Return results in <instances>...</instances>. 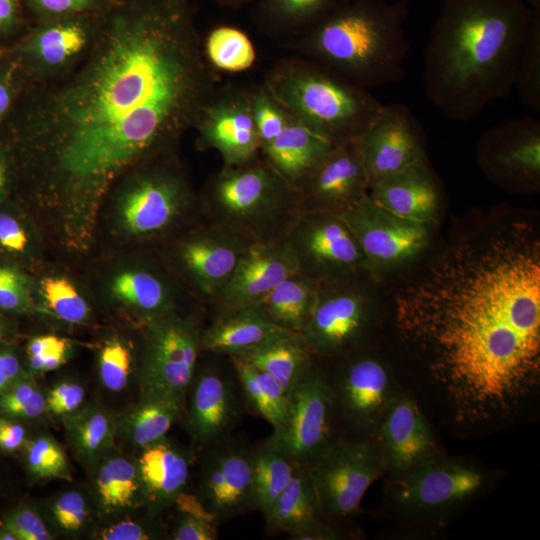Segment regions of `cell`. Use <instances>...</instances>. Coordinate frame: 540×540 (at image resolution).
<instances>
[{
    "instance_id": "obj_51",
    "label": "cell",
    "mask_w": 540,
    "mask_h": 540,
    "mask_svg": "<svg viewBox=\"0 0 540 540\" xmlns=\"http://www.w3.org/2000/svg\"><path fill=\"white\" fill-rule=\"evenodd\" d=\"M84 399L85 390L80 384L62 382L53 387L46 396V409L64 417L78 410Z\"/></svg>"
},
{
    "instance_id": "obj_41",
    "label": "cell",
    "mask_w": 540,
    "mask_h": 540,
    "mask_svg": "<svg viewBox=\"0 0 540 540\" xmlns=\"http://www.w3.org/2000/svg\"><path fill=\"white\" fill-rule=\"evenodd\" d=\"M26 462L37 477L70 480L66 455L58 443L49 436H40L26 446Z\"/></svg>"
},
{
    "instance_id": "obj_21",
    "label": "cell",
    "mask_w": 540,
    "mask_h": 540,
    "mask_svg": "<svg viewBox=\"0 0 540 540\" xmlns=\"http://www.w3.org/2000/svg\"><path fill=\"white\" fill-rule=\"evenodd\" d=\"M296 273L297 260L286 238L252 243L209 306L213 316L258 303L280 282Z\"/></svg>"
},
{
    "instance_id": "obj_46",
    "label": "cell",
    "mask_w": 540,
    "mask_h": 540,
    "mask_svg": "<svg viewBox=\"0 0 540 540\" xmlns=\"http://www.w3.org/2000/svg\"><path fill=\"white\" fill-rule=\"evenodd\" d=\"M250 104L262 149L282 132L288 116L266 95L255 97Z\"/></svg>"
},
{
    "instance_id": "obj_45",
    "label": "cell",
    "mask_w": 540,
    "mask_h": 540,
    "mask_svg": "<svg viewBox=\"0 0 540 540\" xmlns=\"http://www.w3.org/2000/svg\"><path fill=\"white\" fill-rule=\"evenodd\" d=\"M343 0H267L269 10L280 19L314 24Z\"/></svg>"
},
{
    "instance_id": "obj_17",
    "label": "cell",
    "mask_w": 540,
    "mask_h": 540,
    "mask_svg": "<svg viewBox=\"0 0 540 540\" xmlns=\"http://www.w3.org/2000/svg\"><path fill=\"white\" fill-rule=\"evenodd\" d=\"M99 13L38 22L11 54L25 79L44 83L73 69L94 42Z\"/></svg>"
},
{
    "instance_id": "obj_30",
    "label": "cell",
    "mask_w": 540,
    "mask_h": 540,
    "mask_svg": "<svg viewBox=\"0 0 540 540\" xmlns=\"http://www.w3.org/2000/svg\"><path fill=\"white\" fill-rule=\"evenodd\" d=\"M190 463L189 453L166 438L142 449L136 464L144 500L154 510L174 503L184 492Z\"/></svg>"
},
{
    "instance_id": "obj_19",
    "label": "cell",
    "mask_w": 540,
    "mask_h": 540,
    "mask_svg": "<svg viewBox=\"0 0 540 540\" xmlns=\"http://www.w3.org/2000/svg\"><path fill=\"white\" fill-rule=\"evenodd\" d=\"M370 183L425 157L421 125L408 107L388 104L355 141Z\"/></svg>"
},
{
    "instance_id": "obj_38",
    "label": "cell",
    "mask_w": 540,
    "mask_h": 540,
    "mask_svg": "<svg viewBox=\"0 0 540 540\" xmlns=\"http://www.w3.org/2000/svg\"><path fill=\"white\" fill-rule=\"evenodd\" d=\"M205 52L213 66L228 72L246 70L255 61V50L248 36L231 26L213 29L207 37Z\"/></svg>"
},
{
    "instance_id": "obj_37",
    "label": "cell",
    "mask_w": 540,
    "mask_h": 540,
    "mask_svg": "<svg viewBox=\"0 0 540 540\" xmlns=\"http://www.w3.org/2000/svg\"><path fill=\"white\" fill-rule=\"evenodd\" d=\"M68 438L77 454L93 461L112 444L117 424L102 408L89 406L64 416Z\"/></svg>"
},
{
    "instance_id": "obj_4",
    "label": "cell",
    "mask_w": 540,
    "mask_h": 540,
    "mask_svg": "<svg viewBox=\"0 0 540 540\" xmlns=\"http://www.w3.org/2000/svg\"><path fill=\"white\" fill-rule=\"evenodd\" d=\"M408 10L400 0L344 1L314 24L308 39L321 64L364 88L406 77Z\"/></svg>"
},
{
    "instance_id": "obj_2",
    "label": "cell",
    "mask_w": 540,
    "mask_h": 540,
    "mask_svg": "<svg viewBox=\"0 0 540 540\" xmlns=\"http://www.w3.org/2000/svg\"><path fill=\"white\" fill-rule=\"evenodd\" d=\"M59 78L17 101L9 125L74 196L100 193L174 140L200 118L210 84L186 0H112Z\"/></svg>"
},
{
    "instance_id": "obj_33",
    "label": "cell",
    "mask_w": 540,
    "mask_h": 540,
    "mask_svg": "<svg viewBox=\"0 0 540 540\" xmlns=\"http://www.w3.org/2000/svg\"><path fill=\"white\" fill-rule=\"evenodd\" d=\"M255 509L267 516L298 464L275 434L251 451Z\"/></svg>"
},
{
    "instance_id": "obj_29",
    "label": "cell",
    "mask_w": 540,
    "mask_h": 540,
    "mask_svg": "<svg viewBox=\"0 0 540 540\" xmlns=\"http://www.w3.org/2000/svg\"><path fill=\"white\" fill-rule=\"evenodd\" d=\"M281 330L255 303L213 316L212 323L202 329L201 349L229 357L243 356Z\"/></svg>"
},
{
    "instance_id": "obj_52",
    "label": "cell",
    "mask_w": 540,
    "mask_h": 540,
    "mask_svg": "<svg viewBox=\"0 0 540 540\" xmlns=\"http://www.w3.org/2000/svg\"><path fill=\"white\" fill-rule=\"evenodd\" d=\"M174 532L175 540H215L218 537L216 524L181 513Z\"/></svg>"
},
{
    "instance_id": "obj_42",
    "label": "cell",
    "mask_w": 540,
    "mask_h": 540,
    "mask_svg": "<svg viewBox=\"0 0 540 540\" xmlns=\"http://www.w3.org/2000/svg\"><path fill=\"white\" fill-rule=\"evenodd\" d=\"M132 367L130 347L123 340L114 337L102 346L98 370L102 384L110 391L118 392L127 386Z\"/></svg>"
},
{
    "instance_id": "obj_48",
    "label": "cell",
    "mask_w": 540,
    "mask_h": 540,
    "mask_svg": "<svg viewBox=\"0 0 540 540\" xmlns=\"http://www.w3.org/2000/svg\"><path fill=\"white\" fill-rule=\"evenodd\" d=\"M27 304V278L16 269L0 266V309L15 311Z\"/></svg>"
},
{
    "instance_id": "obj_6",
    "label": "cell",
    "mask_w": 540,
    "mask_h": 540,
    "mask_svg": "<svg viewBox=\"0 0 540 540\" xmlns=\"http://www.w3.org/2000/svg\"><path fill=\"white\" fill-rule=\"evenodd\" d=\"M273 97L334 146L355 142L384 105L364 89L323 65H300L277 76Z\"/></svg>"
},
{
    "instance_id": "obj_18",
    "label": "cell",
    "mask_w": 540,
    "mask_h": 540,
    "mask_svg": "<svg viewBox=\"0 0 540 540\" xmlns=\"http://www.w3.org/2000/svg\"><path fill=\"white\" fill-rule=\"evenodd\" d=\"M371 440L388 477L404 474L443 453L418 401L404 389L385 411Z\"/></svg>"
},
{
    "instance_id": "obj_26",
    "label": "cell",
    "mask_w": 540,
    "mask_h": 540,
    "mask_svg": "<svg viewBox=\"0 0 540 540\" xmlns=\"http://www.w3.org/2000/svg\"><path fill=\"white\" fill-rule=\"evenodd\" d=\"M189 432L199 446L221 443L235 423L239 406L234 389L216 370H204L193 382Z\"/></svg>"
},
{
    "instance_id": "obj_25",
    "label": "cell",
    "mask_w": 540,
    "mask_h": 540,
    "mask_svg": "<svg viewBox=\"0 0 540 540\" xmlns=\"http://www.w3.org/2000/svg\"><path fill=\"white\" fill-rule=\"evenodd\" d=\"M199 120L204 144L217 150L226 166L247 163L261 150L250 102L207 105Z\"/></svg>"
},
{
    "instance_id": "obj_9",
    "label": "cell",
    "mask_w": 540,
    "mask_h": 540,
    "mask_svg": "<svg viewBox=\"0 0 540 540\" xmlns=\"http://www.w3.org/2000/svg\"><path fill=\"white\" fill-rule=\"evenodd\" d=\"M144 328L141 396L165 399L184 408L202 352L203 328L194 318L176 311L146 321Z\"/></svg>"
},
{
    "instance_id": "obj_57",
    "label": "cell",
    "mask_w": 540,
    "mask_h": 540,
    "mask_svg": "<svg viewBox=\"0 0 540 540\" xmlns=\"http://www.w3.org/2000/svg\"><path fill=\"white\" fill-rule=\"evenodd\" d=\"M22 0H0V38L14 33L20 24Z\"/></svg>"
},
{
    "instance_id": "obj_56",
    "label": "cell",
    "mask_w": 540,
    "mask_h": 540,
    "mask_svg": "<svg viewBox=\"0 0 540 540\" xmlns=\"http://www.w3.org/2000/svg\"><path fill=\"white\" fill-rule=\"evenodd\" d=\"M26 443V431L22 425L6 418H0V449L13 452Z\"/></svg>"
},
{
    "instance_id": "obj_44",
    "label": "cell",
    "mask_w": 540,
    "mask_h": 540,
    "mask_svg": "<svg viewBox=\"0 0 540 540\" xmlns=\"http://www.w3.org/2000/svg\"><path fill=\"white\" fill-rule=\"evenodd\" d=\"M29 10L44 22L59 18L99 13L112 0H23Z\"/></svg>"
},
{
    "instance_id": "obj_22",
    "label": "cell",
    "mask_w": 540,
    "mask_h": 540,
    "mask_svg": "<svg viewBox=\"0 0 540 540\" xmlns=\"http://www.w3.org/2000/svg\"><path fill=\"white\" fill-rule=\"evenodd\" d=\"M479 158L504 184L536 187L540 176V121L531 116L508 120L486 131Z\"/></svg>"
},
{
    "instance_id": "obj_49",
    "label": "cell",
    "mask_w": 540,
    "mask_h": 540,
    "mask_svg": "<svg viewBox=\"0 0 540 540\" xmlns=\"http://www.w3.org/2000/svg\"><path fill=\"white\" fill-rule=\"evenodd\" d=\"M53 515L62 529L66 531L79 530L88 516L83 496L75 491L62 494L54 503Z\"/></svg>"
},
{
    "instance_id": "obj_32",
    "label": "cell",
    "mask_w": 540,
    "mask_h": 540,
    "mask_svg": "<svg viewBox=\"0 0 540 540\" xmlns=\"http://www.w3.org/2000/svg\"><path fill=\"white\" fill-rule=\"evenodd\" d=\"M160 271L136 267L118 273L111 282L116 299L140 313L145 322L175 310L172 285Z\"/></svg>"
},
{
    "instance_id": "obj_11",
    "label": "cell",
    "mask_w": 540,
    "mask_h": 540,
    "mask_svg": "<svg viewBox=\"0 0 540 540\" xmlns=\"http://www.w3.org/2000/svg\"><path fill=\"white\" fill-rule=\"evenodd\" d=\"M307 468L323 518L333 527L357 514L369 487L385 474L371 439L334 441Z\"/></svg>"
},
{
    "instance_id": "obj_40",
    "label": "cell",
    "mask_w": 540,
    "mask_h": 540,
    "mask_svg": "<svg viewBox=\"0 0 540 540\" xmlns=\"http://www.w3.org/2000/svg\"><path fill=\"white\" fill-rule=\"evenodd\" d=\"M40 292L49 309L61 320L78 324L89 316V307L76 286L65 277H46Z\"/></svg>"
},
{
    "instance_id": "obj_7",
    "label": "cell",
    "mask_w": 540,
    "mask_h": 540,
    "mask_svg": "<svg viewBox=\"0 0 540 540\" xmlns=\"http://www.w3.org/2000/svg\"><path fill=\"white\" fill-rule=\"evenodd\" d=\"M497 475L472 459L442 453L404 474L387 476L385 504L400 520L441 525L487 492Z\"/></svg>"
},
{
    "instance_id": "obj_63",
    "label": "cell",
    "mask_w": 540,
    "mask_h": 540,
    "mask_svg": "<svg viewBox=\"0 0 540 540\" xmlns=\"http://www.w3.org/2000/svg\"><path fill=\"white\" fill-rule=\"evenodd\" d=\"M524 1L534 9L540 8V0H524Z\"/></svg>"
},
{
    "instance_id": "obj_1",
    "label": "cell",
    "mask_w": 540,
    "mask_h": 540,
    "mask_svg": "<svg viewBox=\"0 0 540 540\" xmlns=\"http://www.w3.org/2000/svg\"><path fill=\"white\" fill-rule=\"evenodd\" d=\"M414 384L455 434L512 424L540 387V241L524 221L450 246L396 297Z\"/></svg>"
},
{
    "instance_id": "obj_20",
    "label": "cell",
    "mask_w": 540,
    "mask_h": 540,
    "mask_svg": "<svg viewBox=\"0 0 540 540\" xmlns=\"http://www.w3.org/2000/svg\"><path fill=\"white\" fill-rule=\"evenodd\" d=\"M370 180L355 142L334 146L298 188L303 211L342 214L366 195Z\"/></svg>"
},
{
    "instance_id": "obj_50",
    "label": "cell",
    "mask_w": 540,
    "mask_h": 540,
    "mask_svg": "<svg viewBox=\"0 0 540 540\" xmlns=\"http://www.w3.org/2000/svg\"><path fill=\"white\" fill-rule=\"evenodd\" d=\"M2 527L12 531L18 540H50L53 537L39 515L28 507L10 514Z\"/></svg>"
},
{
    "instance_id": "obj_10",
    "label": "cell",
    "mask_w": 540,
    "mask_h": 540,
    "mask_svg": "<svg viewBox=\"0 0 540 540\" xmlns=\"http://www.w3.org/2000/svg\"><path fill=\"white\" fill-rule=\"evenodd\" d=\"M119 212L126 232L141 238L180 232L202 217L200 197L182 173L168 167L136 176L122 195Z\"/></svg>"
},
{
    "instance_id": "obj_24",
    "label": "cell",
    "mask_w": 540,
    "mask_h": 540,
    "mask_svg": "<svg viewBox=\"0 0 540 540\" xmlns=\"http://www.w3.org/2000/svg\"><path fill=\"white\" fill-rule=\"evenodd\" d=\"M368 195L387 211L429 225L437 214L441 191L426 156L370 183Z\"/></svg>"
},
{
    "instance_id": "obj_60",
    "label": "cell",
    "mask_w": 540,
    "mask_h": 540,
    "mask_svg": "<svg viewBox=\"0 0 540 540\" xmlns=\"http://www.w3.org/2000/svg\"><path fill=\"white\" fill-rule=\"evenodd\" d=\"M67 344L68 342L65 339L56 335L50 334L36 336L28 343V357L33 358L42 356Z\"/></svg>"
},
{
    "instance_id": "obj_3",
    "label": "cell",
    "mask_w": 540,
    "mask_h": 540,
    "mask_svg": "<svg viewBox=\"0 0 540 540\" xmlns=\"http://www.w3.org/2000/svg\"><path fill=\"white\" fill-rule=\"evenodd\" d=\"M535 11L524 0H443L424 50L422 80L446 118L471 120L510 94Z\"/></svg>"
},
{
    "instance_id": "obj_28",
    "label": "cell",
    "mask_w": 540,
    "mask_h": 540,
    "mask_svg": "<svg viewBox=\"0 0 540 540\" xmlns=\"http://www.w3.org/2000/svg\"><path fill=\"white\" fill-rule=\"evenodd\" d=\"M333 147L327 136L294 116L288 117L282 132L261 150L265 160L298 190Z\"/></svg>"
},
{
    "instance_id": "obj_64",
    "label": "cell",
    "mask_w": 540,
    "mask_h": 540,
    "mask_svg": "<svg viewBox=\"0 0 540 540\" xmlns=\"http://www.w3.org/2000/svg\"><path fill=\"white\" fill-rule=\"evenodd\" d=\"M220 1H225V2H237V1H241V0H220Z\"/></svg>"
},
{
    "instance_id": "obj_35",
    "label": "cell",
    "mask_w": 540,
    "mask_h": 540,
    "mask_svg": "<svg viewBox=\"0 0 540 540\" xmlns=\"http://www.w3.org/2000/svg\"><path fill=\"white\" fill-rule=\"evenodd\" d=\"M183 408L174 402L141 396L119 424V429L134 446L144 449L164 438L180 418Z\"/></svg>"
},
{
    "instance_id": "obj_54",
    "label": "cell",
    "mask_w": 540,
    "mask_h": 540,
    "mask_svg": "<svg viewBox=\"0 0 540 540\" xmlns=\"http://www.w3.org/2000/svg\"><path fill=\"white\" fill-rule=\"evenodd\" d=\"M102 540H147L154 538L151 528L125 520L104 528L98 535Z\"/></svg>"
},
{
    "instance_id": "obj_23",
    "label": "cell",
    "mask_w": 540,
    "mask_h": 540,
    "mask_svg": "<svg viewBox=\"0 0 540 540\" xmlns=\"http://www.w3.org/2000/svg\"><path fill=\"white\" fill-rule=\"evenodd\" d=\"M197 497L217 522L255 509L251 451L222 442L212 446Z\"/></svg>"
},
{
    "instance_id": "obj_16",
    "label": "cell",
    "mask_w": 540,
    "mask_h": 540,
    "mask_svg": "<svg viewBox=\"0 0 540 540\" xmlns=\"http://www.w3.org/2000/svg\"><path fill=\"white\" fill-rule=\"evenodd\" d=\"M334 416L330 382L316 362L289 394L285 425L273 433L298 465L309 467L334 442Z\"/></svg>"
},
{
    "instance_id": "obj_5",
    "label": "cell",
    "mask_w": 540,
    "mask_h": 540,
    "mask_svg": "<svg viewBox=\"0 0 540 540\" xmlns=\"http://www.w3.org/2000/svg\"><path fill=\"white\" fill-rule=\"evenodd\" d=\"M199 197L205 218L251 242L285 238L303 212L298 190L257 157L225 165Z\"/></svg>"
},
{
    "instance_id": "obj_61",
    "label": "cell",
    "mask_w": 540,
    "mask_h": 540,
    "mask_svg": "<svg viewBox=\"0 0 540 540\" xmlns=\"http://www.w3.org/2000/svg\"><path fill=\"white\" fill-rule=\"evenodd\" d=\"M9 169L5 159V156L0 149V199H2L9 187Z\"/></svg>"
},
{
    "instance_id": "obj_62",
    "label": "cell",
    "mask_w": 540,
    "mask_h": 540,
    "mask_svg": "<svg viewBox=\"0 0 540 540\" xmlns=\"http://www.w3.org/2000/svg\"><path fill=\"white\" fill-rule=\"evenodd\" d=\"M0 540H18V539L12 531L1 526Z\"/></svg>"
},
{
    "instance_id": "obj_12",
    "label": "cell",
    "mask_w": 540,
    "mask_h": 540,
    "mask_svg": "<svg viewBox=\"0 0 540 540\" xmlns=\"http://www.w3.org/2000/svg\"><path fill=\"white\" fill-rule=\"evenodd\" d=\"M337 359L341 362L329 380L335 416L342 419L356 438L371 439L403 387L392 366L367 348Z\"/></svg>"
},
{
    "instance_id": "obj_58",
    "label": "cell",
    "mask_w": 540,
    "mask_h": 540,
    "mask_svg": "<svg viewBox=\"0 0 540 540\" xmlns=\"http://www.w3.org/2000/svg\"><path fill=\"white\" fill-rule=\"evenodd\" d=\"M174 504H176L181 513L203 519L213 524L218 523L216 518L206 510L196 495L182 492L178 495Z\"/></svg>"
},
{
    "instance_id": "obj_39",
    "label": "cell",
    "mask_w": 540,
    "mask_h": 540,
    "mask_svg": "<svg viewBox=\"0 0 540 540\" xmlns=\"http://www.w3.org/2000/svg\"><path fill=\"white\" fill-rule=\"evenodd\" d=\"M520 101L540 112V9H536L517 62L514 86Z\"/></svg>"
},
{
    "instance_id": "obj_47",
    "label": "cell",
    "mask_w": 540,
    "mask_h": 540,
    "mask_svg": "<svg viewBox=\"0 0 540 540\" xmlns=\"http://www.w3.org/2000/svg\"><path fill=\"white\" fill-rule=\"evenodd\" d=\"M24 79L25 77L12 55H0V126L19 99Z\"/></svg>"
},
{
    "instance_id": "obj_36",
    "label": "cell",
    "mask_w": 540,
    "mask_h": 540,
    "mask_svg": "<svg viewBox=\"0 0 540 540\" xmlns=\"http://www.w3.org/2000/svg\"><path fill=\"white\" fill-rule=\"evenodd\" d=\"M95 489L101 507L108 513L145 501L137 464L124 457L109 458L100 466Z\"/></svg>"
},
{
    "instance_id": "obj_31",
    "label": "cell",
    "mask_w": 540,
    "mask_h": 540,
    "mask_svg": "<svg viewBox=\"0 0 540 540\" xmlns=\"http://www.w3.org/2000/svg\"><path fill=\"white\" fill-rule=\"evenodd\" d=\"M238 357L273 376L287 398L316 363L317 358L300 333L285 329Z\"/></svg>"
},
{
    "instance_id": "obj_27",
    "label": "cell",
    "mask_w": 540,
    "mask_h": 540,
    "mask_svg": "<svg viewBox=\"0 0 540 540\" xmlns=\"http://www.w3.org/2000/svg\"><path fill=\"white\" fill-rule=\"evenodd\" d=\"M271 532L286 533L293 539H330L335 527L323 518L309 470L298 465L283 492L265 517Z\"/></svg>"
},
{
    "instance_id": "obj_34",
    "label": "cell",
    "mask_w": 540,
    "mask_h": 540,
    "mask_svg": "<svg viewBox=\"0 0 540 540\" xmlns=\"http://www.w3.org/2000/svg\"><path fill=\"white\" fill-rule=\"evenodd\" d=\"M318 283L300 273L293 274L258 302L273 323L300 333L314 306Z\"/></svg>"
},
{
    "instance_id": "obj_55",
    "label": "cell",
    "mask_w": 540,
    "mask_h": 540,
    "mask_svg": "<svg viewBox=\"0 0 540 540\" xmlns=\"http://www.w3.org/2000/svg\"><path fill=\"white\" fill-rule=\"evenodd\" d=\"M25 378L18 357L10 351H0V393Z\"/></svg>"
},
{
    "instance_id": "obj_43",
    "label": "cell",
    "mask_w": 540,
    "mask_h": 540,
    "mask_svg": "<svg viewBox=\"0 0 540 540\" xmlns=\"http://www.w3.org/2000/svg\"><path fill=\"white\" fill-rule=\"evenodd\" d=\"M46 397L32 380H19L0 393V413L10 417L32 419L46 411Z\"/></svg>"
},
{
    "instance_id": "obj_14",
    "label": "cell",
    "mask_w": 540,
    "mask_h": 540,
    "mask_svg": "<svg viewBox=\"0 0 540 540\" xmlns=\"http://www.w3.org/2000/svg\"><path fill=\"white\" fill-rule=\"evenodd\" d=\"M285 238L298 273L319 284L368 276L360 246L341 214L303 211Z\"/></svg>"
},
{
    "instance_id": "obj_59",
    "label": "cell",
    "mask_w": 540,
    "mask_h": 540,
    "mask_svg": "<svg viewBox=\"0 0 540 540\" xmlns=\"http://www.w3.org/2000/svg\"><path fill=\"white\" fill-rule=\"evenodd\" d=\"M69 344L39 357L29 358L31 368L36 372H48L63 365L68 356Z\"/></svg>"
},
{
    "instance_id": "obj_8",
    "label": "cell",
    "mask_w": 540,
    "mask_h": 540,
    "mask_svg": "<svg viewBox=\"0 0 540 540\" xmlns=\"http://www.w3.org/2000/svg\"><path fill=\"white\" fill-rule=\"evenodd\" d=\"M368 278L318 283L314 306L300 332L317 357L337 359L367 348L379 320Z\"/></svg>"
},
{
    "instance_id": "obj_15",
    "label": "cell",
    "mask_w": 540,
    "mask_h": 540,
    "mask_svg": "<svg viewBox=\"0 0 540 540\" xmlns=\"http://www.w3.org/2000/svg\"><path fill=\"white\" fill-rule=\"evenodd\" d=\"M341 216L360 246L370 278L413 262L429 242L427 224L401 218L379 206L369 195Z\"/></svg>"
},
{
    "instance_id": "obj_53",
    "label": "cell",
    "mask_w": 540,
    "mask_h": 540,
    "mask_svg": "<svg viewBox=\"0 0 540 540\" xmlns=\"http://www.w3.org/2000/svg\"><path fill=\"white\" fill-rule=\"evenodd\" d=\"M29 245V238L17 219L0 213V246L6 251L23 253Z\"/></svg>"
},
{
    "instance_id": "obj_13",
    "label": "cell",
    "mask_w": 540,
    "mask_h": 540,
    "mask_svg": "<svg viewBox=\"0 0 540 540\" xmlns=\"http://www.w3.org/2000/svg\"><path fill=\"white\" fill-rule=\"evenodd\" d=\"M252 243L202 215L184 229L168 253L175 273L210 306Z\"/></svg>"
}]
</instances>
